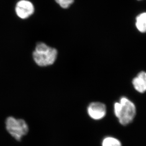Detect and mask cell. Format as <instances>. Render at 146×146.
I'll return each mask as SVG.
<instances>
[{"mask_svg":"<svg viewBox=\"0 0 146 146\" xmlns=\"http://www.w3.org/2000/svg\"><path fill=\"white\" fill-rule=\"evenodd\" d=\"M136 26L139 32H146V13H142L137 17Z\"/></svg>","mask_w":146,"mask_h":146,"instance_id":"7","label":"cell"},{"mask_svg":"<svg viewBox=\"0 0 146 146\" xmlns=\"http://www.w3.org/2000/svg\"><path fill=\"white\" fill-rule=\"evenodd\" d=\"M132 84L138 92L144 93L146 92V72H139L132 80Z\"/></svg>","mask_w":146,"mask_h":146,"instance_id":"6","label":"cell"},{"mask_svg":"<svg viewBox=\"0 0 146 146\" xmlns=\"http://www.w3.org/2000/svg\"><path fill=\"white\" fill-rule=\"evenodd\" d=\"M5 127L7 133L17 141H21L29 132V127L25 120L12 116L6 119Z\"/></svg>","mask_w":146,"mask_h":146,"instance_id":"3","label":"cell"},{"mask_svg":"<svg viewBox=\"0 0 146 146\" xmlns=\"http://www.w3.org/2000/svg\"><path fill=\"white\" fill-rule=\"evenodd\" d=\"M102 146H122L121 142L116 138L112 137L105 138L102 141Z\"/></svg>","mask_w":146,"mask_h":146,"instance_id":"8","label":"cell"},{"mask_svg":"<svg viewBox=\"0 0 146 146\" xmlns=\"http://www.w3.org/2000/svg\"><path fill=\"white\" fill-rule=\"evenodd\" d=\"M57 50L45 43H37L33 52V59L38 66H47L55 62L57 56Z\"/></svg>","mask_w":146,"mask_h":146,"instance_id":"2","label":"cell"},{"mask_svg":"<svg viewBox=\"0 0 146 146\" xmlns=\"http://www.w3.org/2000/svg\"><path fill=\"white\" fill-rule=\"evenodd\" d=\"M139 1H140V0H139Z\"/></svg>","mask_w":146,"mask_h":146,"instance_id":"10","label":"cell"},{"mask_svg":"<svg viewBox=\"0 0 146 146\" xmlns=\"http://www.w3.org/2000/svg\"><path fill=\"white\" fill-rule=\"evenodd\" d=\"M114 113L123 125L131 123L136 116V108L133 102L126 97H122L114 104Z\"/></svg>","mask_w":146,"mask_h":146,"instance_id":"1","label":"cell"},{"mask_svg":"<svg viewBox=\"0 0 146 146\" xmlns=\"http://www.w3.org/2000/svg\"><path fill=\"white\" fill-rule=\"evenodd\" d=\"M34 8L32 3L26 0L19 1L16 7V12L19 18L26 19L33 14Z\"/></svg>","mask_w":146,"mask_h":146,"instance_id":"5","label":"cell"},{"mask_svg":"<svg viewBox=\"0 0 146 146\" xmlns=\"http://www.w3.org/2000/svg\"><path fill=\"white\" fill-rule=\"evenodd\" d=\"M55 1L62 8L66 9L73 3L74 0H55Z\"/></svg>","mask_w":146,"mask_h":146,"instance_id":"9","label":"cell"},{"mask_svg":"<svg viewBox=\"0 0 146 146\" xmlns=\"http://www.w3.org/2000/svg\"><path fill=\"white\" fill-rule=\"evenodd\" d=\"M87 112L88 115L93 119L101 120L106 115V106L101 102H93L88 105Z\"/></svg>","mask_w":146,"mask_h":146,"instance_id":"4","label":"cell"}]
</instances>
